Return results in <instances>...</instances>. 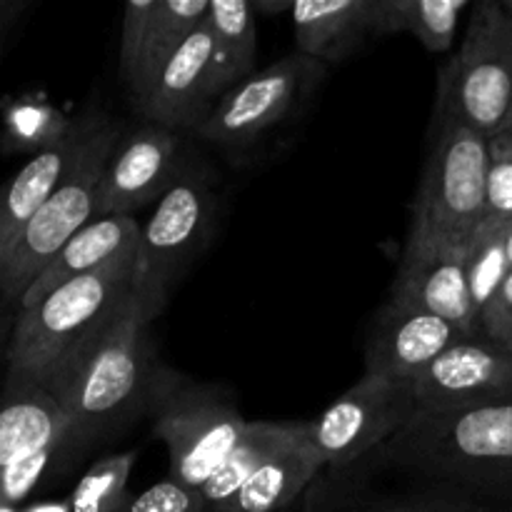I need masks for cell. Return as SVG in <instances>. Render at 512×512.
<instances>
[{
    "label": "cell",
    "mask_w": 512,
    "mask_h": 512,
    "mask_svg": "<svg viewBox=\"0 0 512 512\" xmlns=\"http://www.w3.org/2000/svg\"><path fill=\"white\" fill-rule=\"evenodd\" d=\"M148 328L138 298L130 293L45 385L68 420L60 453L90 445L143 403L150 405L160 368L150 355Z\"/></svg>",
    "instance_id": "6da1fadb"
},
{
    "label": "cell",
    "mask_w": 512,
    "mask_h": 512,
    "mask_svg": "<svg viewBox=\"0 0 512 512\" xmlns=\"http://www.w3.org/2000/svg\"><path fill=\"white\" fill-rule=\"evenodd\" d=\"M135 255L105 263L103 268L70 280L28 310H20L10 333L5 358V398L43 388L60 365L123 305L133 293Z\"/></svg>",
    "instance_id": "7a4b0ae2"
},
{
    "label": "cell",
    "mask_w": 512,
    "mask_h": 512,
    "mask_svg": "<svg viewBox=\"0 0 512 512\" xmlns=\"http://www.w3.org/2000/svg\"><path fill=\"white\" fill-rule=\"evenodd\" d=\"M118 140V123L105 113H93L80 120L78 145L65 175L13 248L0 258V298L8 308L20 303L25 290L60 253V248L98 218L95 210L100 183Z\"/></svg>",
    "instance_id": "3957f363"
},
{
    "label": "cell",
    "mask_w": 512,
    "mask_h": 512,
    "mask_svg": "<svg viewBox=\"0 0 512 512\" xmlns=\"http://www.w3.org/2000/svg\"><path fill=\"white\" fill-rule=\"evenodd\" d=\"M395 463L430 475L475 485H512V400L453 410L418 413L388 443Z\"/></svg>",
    "instance_id": "277c9868"
},
{
    "label": "cell",
    "mask_w": 512,
    "mask_h": 512,
    "mask_svg": "<svg viewBox=\"0 0 512 512\" xmlns=\"http://www.w3.org/2000/svg\"><path fill=\"white\" fill-rule=\"evenodd\" d=\"M488 138L438 110L433 150L415 200L408 240L470 245L485 220Z\"/></svg>",
    "instance_id": "5b68a950"
},
{
    "label": "cell",
    "mask_w": 512,
    "mask_h": 512,
    "mask_svg": "<svg viewBox=\"0 0 512 512\" xmlns=\"http://www.w3.org/2000/svg\"><path fill=\"white\" fill-rule=\"evenodd\" d=\"M512 108V10L505 0L473 8L458 55L440 73L438 110L483 133H500Z\"/></svg>",
    "instance_id": "8992f818"
},
{
    "label": "cell",
    "mask_w": 512,
    "mask_h": 512,
    "mask_svg": "<svg viewBox=\"0 0 512 512\" xmlns=\"http://www.w3.org/2000/svg\"><path fill=\"white\" fill-rule=\"evenodd\" d=\"M215 208L218 198L208 178L185 165L173 188L158 200L148 223L140 228L133 295L148 323L158 318L180 273L210 238Z\"/></svg>",
    "instance_id": "52a82bcc"
},
{
    "label": "cell",
    "mask_w": 512,
    "mask_h": 512,
    "mask_svg": "<svg viewBox=\"0 0 512 512\" xmlns=\"http://www.w3.org/2000/svg\"><path fill=\"white\" fill-rule=\"evenodd\" d=\"M155 433L170 455V475L190 490H203L238 445L248 420L218 393L183 385L160 368L153 398Z\"/></svg>",
    "instance_id": "ba28073f"
},
{
    "label": "cell",
    "mask_w": 512,
    "mask_h": 512,
    "mask_svg": "<svg viewBox=\"0 0 512 512\" xmlns=\"http://www.w3.org/2000/svg\"><path fill=\"white\" fill-rule=\"evenodd\" d=\"M418 415L413 383L365 373L313 423L308 438L323 465L348 468L370 450L390 443Z\"/></svg>",
    "instance_id": "9c48e42d"
},
{
    "label": "cell",
    "mask_w": 512,
    "mask_h": 512,
    "mask_svg": "<svg viewBox=\"0 0 512 512\" xmlns=\"http://www.w3.org/2000/svg\"><path fill=\"white\" fill-rule=\"evenodd\" d=\"M323 75L325 65L318 60L300 53L288 55L230 88L198 135L215 145L253 143L263 133L278 128Z\"/></svg>",
    "instance_id": "30bf717a"
},
{
    "label": "cell",
    "mask_w": 512,
    "mask_h": 512,
    "mask_svg": "<svg viewBox=\"0 0 512 512\" xmlns=\"http://www.w3.org/2000/svg\"><path fill=\"white\" fill-rule=\"evenodd\" d=\"M225 95L208 25H200L133 93L138 113L150 125L198 133Z\"/></svg>",
    "instance_id": "8fae6325"
},
{
    "label": "cell",
    "mask_w": 512,
    "mask_h": 512,
    "mask_svg": "<svg viewBox=\"0 0 512 512\" xmlns=\"http://www.w3.org/2000/svg\"><path fill=\"white\" fill-rule=\"evenodd\" d=\"M418 413H453L512 400V350L463 338L413 380Z\"/></svg>",
    "instance_id": "7c38bea8"
},
{
    "label": "cell",
    "mask_w": 512,
    "mask_h": 512,
    "mask_svg": "<svg viewBox=\"0 0 512 512\" xmlns=\"http://www.w3.org/2000/svg\"><path fill=\"white\" fill-rule=\"evenodd\" d=\"M390 300L448 320L463 338H480L468 285V245L408 240Z\"/></svg>",
    "instance_id": "4fadbf2b"
},
{
    "label": "cell",
    "mask_w": 512,
    "mask_h": 512,
    "mask_svg": "<svg viewBox=\"0 0 512 512\" xmlns=\"http://www.w3.org/2000/svg\"><path fill=\"white\" fill-rule=\"evenodd\" d=\"M185 165L180 163V135L158 125H143L118 140L98 193V218L130 215L163 198Z\"/></svg>",
    "instance_id": "5bb4252c"
},
{
    "label": "cell",
    "mask_w": 512,
    "mask_h": 512,
    "mask_svg": "<svg viewBox=\"0 0 512 512\" xmlns=\"http://www.w3.org/2000/svg\"><path fill=\"white\" fill-rule=\"evenodd\" d=\"M458 340L463 333L448 320L388 300L368 335L365 373L413 383Z\"/></svg>",
    "instance_id": "9a60e30c"
},
{
    "label": "cell",
    "mask_w": 512,
    "mask_h": 512,
    "mask_svg": "<svg viewBox=\"0 0 512 512\" xmlns=\"http://www.w3.org/2000/svg\"><path fill=\"white\" fill-rule=\"evenodd\" d=\"M210 0H130L120 28V73L130 93L205 23Z\"/></svg>",
    "instance_id": "2e32d148"
},
{
    "label": "cell",
    "mask_w": 512,
    "mask_h": 512,
    "mask_svg": "<svg viewBox=\"0 0 512 512\" xmlns=\"http://www.w3.org/2000/svg\"><path fill=\"white\" fill-rule=\"evenodd\" d=\"M323 460L308 438V423H298L288 440L263 460L253 478L220 508L210 512H285L295 508L318 480Z\"/></svg>",
    "instance_id": "e0dca14e"
},
{
    "label": "cell",
    "mask_w": 512,
    "mask_h": 512,
    "mask_svg": "<svg viewBox=\"0 0 512 512\" xmlns=\"http://www.w3.org/2000/svg\"><path fill=\"white\" fill-rule=\"evenodd\" d=\"M138 220L133 215H110V218H95L85 225L80 233H75L68 243L60 248V253L43 268V273L33 280L25 295L20 298L18 308L28 310L48 298L53 290L63 288L70 280L88 275L93 270L103 268L105 263L115 258H123L138 250L140 243Z\"/></svg>",
    "instance_id": "ac0fdd59"
},
{
    "label": "cell",
    "mask_w": 512,
    "mask_h": 512,
    "mask_svg": "<svg viewBox=\"0 0 512 512\" xmlns=\"http://www.w3.org/2000/svg\"><path fill=\"white\" fill-rule=\"evenodd\" d=\"M378 0H295L290 10L298 53L323 65L345 63L375 35Z\"/></svg>",
    "instance_id": "d6986e66"
},
{
    "label": "cell",
    "mask_w": 512,
    "mask_h": 512,
    "mask_svg": "<svg viewBox=\"0 0 512 512\" xmlns=\"http://www.w3.org/2000/svg\"><path fill=\"white\" fill-rule=\"evenodd\" d=\"M78 130L80 120L68 140L33 155L13 178L0 185V258L13 248L15 240L28 228L30 220L38 215V210L65 175V168L78 145Z\"/></svg>",
    "instance_id": "ffe728a7"
},
{
    "label": "cell",
    "mask_w": 512,
    "mask_h": 512,
    "mask_svg": "<svg viewBox=\"0 0 512 512\" xmlns=\"http://www.w3.org/2000/svg\"><path fill=\"white\" fill-rule=\"evenodd\" d=\"M65 428L68 420L48 390L8 395L0 405V468L48 448H63Z\"/></svg>",
    "instance_id": "44dd1931"
},
{
    "label": "cell",
    "mask_w": 512,
    "mask_h": 512,
    "mask_svg": "<svg viewBox=\"0 0 512 512\" xmlns=\"http://www.w3.org/2000/svg\"><path fill=\"white\" fill-rule=\"evenodd\" d=\"M470 8V0H378L375 35L410 33L430 53H445Z\"/></svg>",
    "instance_id": "7402d4cb"
},
{
    "label": "cell",
    "mask_w": 512,
    "mask_h": 512,
    "mask_svg": "<svg viewBox=\"0 0 512 512\" xmlns=\"http://www.w3.org/2000/svg\"><path fill=\"white\" fill-rule=\"evenodd\" d=\"M205 25L213 35L218 73L228 93L230 88L253 75L255 58H258L255 8L248 0H210Z\"/></svg>",
    "instance_id": "603a6c76"
},
{
    "label": "cell",
    "mask_w": 512,
    "mask_h": 512,
    "mask_svg": "<svg viewBox=\"0 0 512 512\" xmlns=\"http://www.w3.org/2000/svg\"><path fill=\"white\" fill-rule=\"evenodd\" d=\"M295 428H298V423L248 420V425H245L243 435H240L238 445L230 453V458L220 465L218 473L200 490L205 498V512L228 503L253 478V473L263 465V460L293 435Z\"/></svg>",
    "instance_id": "cb8c5ba5"
},
{
    "label": "cell",
    "mask_w": 512,
    "mask_h": 512,
    "mask_svg": "<svg viewBox=\"0 0 512 512\" xmlns=\"http://www.w3.org/2000/svg\"><path fill=\"white\" fill-rule=\"evenodd\" d=\"M75 125L78 120H68L53 105L33 98L13 100L3 113L5 145L8 150H18V153L30 150L38 155L43 150L55 148L75 133Z\"/></svg>",
    "instance_id": "d4e9b609"
},
{
    "label": "cell",
    "mask_w": 512,
    "mask_h": 512,
    "mask_svg": "<svg viewBox=\"0 0 512 512\" xmlns=\"http://www.w3.org/2000/svg\"><path fill=\"white\" fill-rule=\"evenodd\" d=\"M138 450L95 460L70 495V512H123L133 500L128 490Z\"/></svg>",
    "instance_id": "484cf974"
},
{
    "label": "cell",
    "mask_w": 512,
    "mask_h": 512,
    "mask_svg": "<svg viewBox=\"0 0 512 512\" xmlns=\"http://www.w3.org/2000/svg\"><path fill=\"white\" fill-rule=\"evenodd\" d=\"M505 228L508 225H495L483 220V225L475 230L468 245V285L470 298L478 310V320L490 298L498 293L500 285L512 273L508 250H505Z\"/></svg>",
    "instance_id": "4316f807"
},
{
    "label": "cell",
    "mask_w": 512,
    "mask_h": 512,
    "mask_svg": "<svg viewBox=\"0 0 512 512\" xmlns=\"http://www.w3.org/2000/svg\"><path fill=\"white\" fill-rule=\"evenodd\" d=\"M300 512H475L473 505L458 495H418V498L380 500V503H355L338 495H315Z\"/></svg>",
    "instance_id": "83f0119b"
},
{
    "label": "cell",
    "mask_w": 512,
    "mask_h": 512,
    "mask_svg": "<svg viewBox=\"0 0 512 512\" xmlns=\"http://www.w3.org/2000/svg\"><path fill=\"white\" fill-rule=\"evenodd\" d=\"M485 220L495 225L512 223V130H500L488 138Z\"/></svg>",
    "instance_id": "f1b7e54d"
},
{
    "label": "cell",
    "mask_w": 512,
    "mask_h": 512,
    "mask_svg": "<svg viewBox=\"0 0 512 512\" xmlns=\"http://www.w3.org/2000/svg\"><path fill=\"white\" fill-rule=\"evenodd\" d=\"M123 512H205V498L200 490H190L165 478L150 485L145 493L135 495Z\"/></svg>",
    "instance_id": "f546056e"
},
{
    "label": "cell",
    "mask_w": 512,
    "mask_h": 512,
    "mask_svg": "<svg viewBox=\"0 0 512 512\" xmlns=\"http://www.w3.org/2000/svg\"><path fill=\"white\" fill-rule=\"evenodd\" d=\"M480 335L500 348L512 350V273L500 285L498 293L490 298L480 313Z\"/></svg>",
    "instance_id": "4dcf8cb0"
},
{
    "label": "cell",
    "mask_w": 512,
    "mask_h": 512,
    "mask_svg": "<svg viewBox=\"0 0 512 512\" xmlns=\"http://www.w3.org/2000/svg\"><path fill=\"white\" fill-rule=\"evenodd\" d=\"M28 8L25 0H0V50H3L8 33L13 30V25L18 23L20 13Z\"/></svg>",
    "instance_id": "1f68e13d"
},
{
    "label": "cell",
    "mask_w": 512,
    "mask_h": 512,
    "mask_svg": "<svg viewBox=\"0 0 512 512\" xmlns=\"http://www.w3.org/2000/svg\"><path fill=\"white\" fill-rule=\"evenodd\" d=\"M295 0H258L253 5L255 13H263V15H275V13H288L293 10Z\"/></svg>",
    "instance_id": "d6a6232c"
},
{
    "label": "cell",
    "mask_w": 512,
    "mask_h": 512,
    "mask_svg": "<svg viewBox=\"0 0 512 512\" xmlns=\"http://www.w3.org/2000/svg\"><path fill=\"white\" fill-rule=\"evenodd\" d=\"M20 512H70V500H43L20 508Z\"/></svg>",
    "instance_id": "836d02e7"
},
{
    "label": "cell",
    "mask_w": 512,
    "mask_h": 512,
    "mask_svg": "<svg viewBox=\"0 0 512 512\" xmlns=\"http://www.w3.org/2000/svg\"><path fill=\"white\" fill-rule=\"evenodd\" d=\"M5 340H10L8 338V320L0 318V350L8 348V343H5Z\"/></svg>",
    "instance_id": "e575fe53"
},
{
    "label": "cell",
    "mask_w": 512,
    "mask_h": 512,
    "mask_svg": "<svg viewBox=\"0 0 512 512\" xmlns=\"http://www.w3.org/2000/svg\"><path fill=\"white\" fill-rule=\"evenodd\" d=\"M505 250H508V260H510V268H512V223L505 228Z\"/></svg>",
    "instance_id": "d590c367"
},
{
    "label": "cell",
    "mask_w": 512,
    "mask_h": 512,
    "mask_svg": "<svg viewBox=\"0 0 512 512\" xmlns=\"http://www.w3.org/2000/svg\"><path fill=\"white\" fill-rule=\"evenodd\" d=\"M503 130H512V108H510V113H508V120H505Z\"/></svg>",
    "instance_id": "8d00e7d4"
},
{
    "label": "cell",
    "mask_w": 512,
    "mask_h": 512,
    "mask_svg": "<svg viewBox=\"0 0 512 512\" xmlns=\"http://www.w3.org/2000/svg\"><path fill=\"white\" fill-rule=\"evenodd\" d=\"M5 310H8V305H5V300L0 298V318H5Z\"/></svg>",
    "instance_id": "74e56055"
},
{
    "label": "cell",
    "mask_w": 512,
    "mask_h": 512,
    "mask_svg": "<svg viewBox=\"0 0 512 512\" xmlns=\"http://www.w3.org/2000/svg\"><path fill=\"white\" fill-rule=\"evenodd\" d=\"M505 5H508V8L512 10V0H505Z\"/></svg>",
    "instance_id": "f35d334b"
},
{
    "label": "cell",
    "mask_w": 512,
    "mask_h": 512,
    "mask_svg": "<svg viewBox=\"0 0 512 512\" xmlns=\"http://www.w3.org/2000/svg\"><path fill=\"white\" fill-rule=\"evenodd\" d=\"M285 512H300V510H295V508H290V510H285Z\"/></svg>",
    "instance_id": "ab89813d"
}]
</instances>
